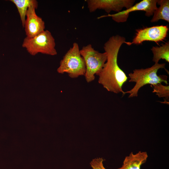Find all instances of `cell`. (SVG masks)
<instances>
[{"instance_id":"obj_6","label":"cell","mask_w":169,"mask_h":169,"mask_svg":"<svg viewBox=\"0 0 169 169\" xmlns=\"http://www.w3.org/2000/svg\"><path fill=\"white\" fill-rule=\"evenodd\" d=\"M168 30L167 26L163 25L137 29L136 35L132 41H126L125 44L128 45L139 44L145 41H152L158 43L165 39Z\"/></svg>"},{"instance_id":"obj_3","label":"cell","mask_w":169,"mask_h":169,"mask_svg":"<svg viewBox=\"0 0 169 169\" xmlns=\"http://www.w3.org/2000/svg\"><path fill=\"white\" fill-rule=\"evenodd\" d=\"M79 46L74 42L64 56L57 69L59 73H67L72 78L84 75L86 66L83 58L81 55Z\"/></svg>"},{"instance_id":"obj_13","label":"cell","mask_w":169,"mask_h":169,"mask_svg":"<svg viewBox=\"0 0 169 169\" xmlns=\"http://www.w3.org/2000/svg\"><path fill=\"white\" fill-rule=\"evenodd\" d=\"M153 54L152 61L155 63H158L161 59H164L169 62V42H167L161 46H153L151 49Z\"/></svg>"},{"instance_id":"obj_15","label":"cell","mask_w":169,"mask_h":169,"mask_svg":"<svg viewBox=\"0 0 169 169\" xmlns=\"http://www.w3.org/2000/svg\"><path fill=\"white\" fill-rule=\"evenodd\" d=\"M102 158L98 157L93 159L90 164L92 169H106L104 166Z\"/></svg>"},{"instance_id":"obj_11","label":"cell","mask_w":169,"mask_h":169,"mask_svg":"<svg viewBox=\"0 0 169 169\" xmlns=\"http://www.w3.org/2000/svg\"><path fill=\"white\" fill-rule=\"evenodd\" d=\"M160 6L154 12L151 20L152 23L160 20H163L169 22V0H157V4Z\"/></svg>"},{"instance_id":"obj_7","label":"cell","mask_w":169,"mask_h":169,"mask_svg":"<svg viewBox=\"0 0 169 169\" xmlns=\"http://www.w3.org/2000/svg\"><path fill=\"white\" fill-rule=\"evenodd\" d=\"M157 0H143L128 9L115 14L102 15L98 18L110 17L116 22H124L127 21L130 13L138 11H144L145 15L149 17L153 15L154 12L157 9Z\"/></svg>"},{"instance_id":"obj_4","label":"cell","mask_w":169,"mask_h":169,"mask_svg":"<svg viewBox=\"0 0 169 169\" xmlns=\"http://www.w3.org/2000/svg\"><path fill=\"white\" fill-rule=\"evenodd\" d=\"M22 46L32 55L38 53L51 55L57 54L55 39L48 30H44L32 38L26 37L23 39Z\"/></svg>"},{"instance_id":"obj_10","label":"cell","mask_w":169,"mask_h":169,"mask_svg":"<svg viewBox=\"0 0 169 169\" xmlns=\"http://www.w3.org/2000/svg\"><path fill=\"white\" fill-rule=\"evenodd\" d=\"M148 157L146 151H139L136 154L131 152L125 157L122 166L117 169H141Z\"/></svg>"},{"instance_id":"obj_1","label":"cell","mask_w":169,"mask_h":169,"mask_svg":"<svg viewBox=\"0 0 169 169\" xmlns=\"http://www.w3.org/2000/svg\"><path fill=\"white\" fill-rule=\"evenodd\" d=\"M125 38L118 35L110 38L105 43L104 49L107 54V60L98 74L99 84L108 91L125 95L122 86L128 77L118 66V54L120 48L126 42Z\"/></svg>"},{"instance_id":"obj_5","label":"cell","mask_w":169,"mask_h":169,"mask_svg":"<svg viewBox=\"0 0 169 169\" xmlns=\"http://www.w3.org/2000/svg\"><path fill=\"white\" fill-rule=\"evenodd\" d=\"M80 52L85 64V79L90 83L94 80L95 75H98L107 60V54L105 52L96 50L90 44L83 46Z\"/></svg>"},{"instance_id":"obj_8","label":"cell","mask_w":169,"mask_h":169,"mask_svg":"<svg viewBox=\"0 0 169 169\" xmlns=\"http://www.w3.org/2000/svg\"><path fill=\"white\" fill-rule=\"evenodd\" d=\"M88 8L90 13L97 9H103L109 13L112 11L117 13L123 8L126 9L133 5L135 0H87Z\"/></svg>"},{"instance_id":"obj_9","label":"cell","mask_w":169,"mask_h":169,"mask_svg":"<svg viewBox=\"0 0 169 169\" xmlns=\"http://www.w3.org/2000/svg\"><path fill=\"white\" fill-rule=\"evenodd\" d=\"M37 8L32 6L27 11L24 28L26 37L28 38L33 37L45 30L44 21L36 13Z\"/></svg>"},{"instance_id":"obj_14","label":"cell","mask_w":169,"mask_h":169,"mask_svg":"<svg viewBox=\"0 0 169 169\" xmlns=\"http://www.w3.org/2000/svg\"><path fill=\"white\" fill-rule=\"evenodd\" d=\"M153 88V93H155L156 95L159 98H164L169 100V86L164 85L161 84H158L155 85H151Z\"/></svg>"},{"instance_id":"obj_12","label":"cell","mask_w":169,"mask_h":169,"mask_svg":"<svg viewBox=\"0 0 169 169\" xmlns=\"http://www.w3.org/2000/svg\"><path fill=\"white\" fill-rule=\"evenodd\" d=\"M16 6L19 14L23 27L25 23L26 14L28 8L32 6L38 7V2L36 0H10Z\"/></svg>"},{"instance_id":"obj_2","label":"cell","mask_w":169,"mask_h":169,"mask_svg":"<svg viewBox=\"0 0 169 169\" xmlns=\"http://www.w3.org/2000/svg\"><path fill=\"white\" fill-rule=\"evenodd\" d=\"M165 64L155 63L151 67L146 69H136L133 73L128 74L130 82L136 83L130 90L124 92L129 94V98L138 96L139 90L146 84L155 85L164 83L167 84V76L166 75H158L157 72L161 69H165Z\"/></svg>"}]
</instances>
